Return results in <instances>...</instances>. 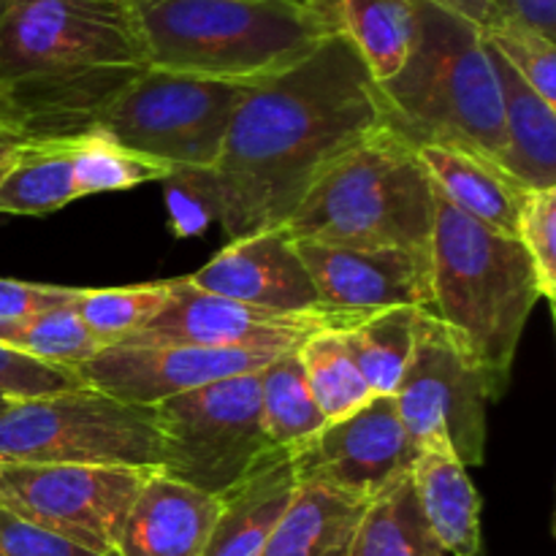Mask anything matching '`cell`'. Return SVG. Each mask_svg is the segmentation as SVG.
<instances>
[{"label":"cell","instance_id":"3957f363","mask_svg":"<svg viewBox=\"0 0 556 556\" xmlns=\"http://www.w3.org/2000/svg\"><path fill=\"white\" fill-rule=\"evenodd\" d=\"M147 68L261 85L340 33L334 9L296 0H130Z\"/></svg>","mask_w":556,"mask_h":556},{"label":"cell","instance_id":"ac0fdd59","mask_svg":"<svg viewBox=\"0 0 556 556\" xmlns=\"http://www.w3.org/2000/svg\"><path fill=\"white\" fill-rule=\"evenodd\" d=\"M296 486L291 454H266L242 481L220 494V514L201 556H261Z\"/></svg>","mask_w":556,"mask_h":556},{"label":"cell","instance_id":"5b68a950","mask_svg":"<svg viewBox=\"0 0 556 556\" xmlns=\"http://www.w3.org/2000/svg\"><path fill=\"white\" fill-rule=\"evenodd\" d=\"M389 125L413 144H443L497 163L503 92L481 27L416 0V38L391 79L380 81Z\"/></svg>","mask_w":556,"mask_h":556},{"label":"cell","instance_id":"d590c367","mask_svg":"<svg viewBox=\"0 0 556 556\" xmlns=\"http://www.w3.org/2000/svg\"><path fill=\"white\" fill-rule=\"evenodd\" d=\"M79 291L81 288L43 286V282L3 280L0 277V326L22 324L33 315L76 302Z\"/></svg>","mask_w":556,"mask_h":556},{"label":"cell","instance_id":"8d00e7d4","mask_svg":"<svg viewBox=\"0 0 556 556\" xmlns=\"http://www.w3.org/2000/svg\"><path fill=\"white\" fill-rule=\"evenodd\" d=\"M0 556H98L0 508Z\"/></svg>","mask_w":556,"mask_h":556},{"label":"cell","instance_id":"44dd1931","mask_svg":"<svg viewBox=\"0 0 556 556\" xmlns=\"http://www.w3.org/2000/svg\"><path fill=\"white\" fill-rule=\"evenodd\" d=\"M416 150L432 188L448 204L492 231L516 237L521 204L530 190L519 188L497 163L476 152L443 144H418Z\"/></svg>","mask_w":556,"mask_h":556},{"label":"cell","instance_id":"cb8c5ba5","mask_svg":"<svg viewBox=\"0 0 556 556\" xmlns=\"http://www.w3.org/2000/svg\"><path fill=\"white\" fill-rule=\"evenodd\" d=\"M340 33L362 54L375 81L402 68L416 38V0H331Z\"/></svg>","mask_w":556,"mask_h":556},{"label":"cell","instance_id":"f1b7e54d","mask_svg":"<svg viewBox=\"0 0 556 556\" xmlns=\"http://www.w3.org/2000/svg\"><path fill=\"white\" fill-rule=\"evenodd\" d=\"M172 299V280L144 282V286L81 288L74 309L101 348H114L139 334L166 309Z\"/></svg>","mask_w":556,"mask_h":556},{"label":"cell","instance_id":"1f68e13d","mask_svg":"<svg viewBox=\"0 0 556 556\" xmlns=\"http://www.w3.org/2000/svg\"><path fill=\"white\" fill-rule=\"evenodd\" d=\"M481 36L525 85H530L546 103L556 106V41L535 27L510 16L494 14Z\"/></svg>","mask_w":556,"mask_h":556},{"label":"cell","instance_id":"6da1fadb","mask_svg":"<svg viewBox=\"0 0 556 556\" xmlns=\"http://www.w3.org/2000/svg\"><path fill=\"white\" fill-rule=\"evenodd\" d=\"M386 123L378 81L342 33L250 87L215 166L226 237L280 228L307 190Z\"/></svg>","mask_w":556,"mask_h":556},{"label":"cell","instance_id":"8992f818","mask_svg":"<svg viewBox=\"0 0 556 556\" xmlns=\"http://www.w3.org/2000/svg\"><path fill=\"white\" fill-rule=\"evenodd\" d=\"M296 242L429 253L434 188L413 141L389 123L334 163L282 223Z\"/></svg>","mask_w":556,"mask_h":556},{"label":"cell","instance_id":"d4e9b609","mask_svg":"<svg viewBox=\"0 0 556 556\" xmlns=\"http://www.w3.org/2000/svg\"><path fill=\"white\" fill-rule=\"evenodd\" d=\"M348 556H451L424 521L410 472L367 505L348 543Z\"/></svg>","mask_w":556,"mask_h":556},{"label":"cell","instance_id":"d6a6232c","mask_svg":"<svg viewBox=\"0 0 556 556\" xmlns=\"http://www.w3.org/2000/svg\"><path fill=\"white\" fill-rule=\"evenodd\" d=\"M161 182L172 228L179 239L201 237L210 223L220 220L215 168H172Z\"/></svg>","mask_w":556,"mask_h":556},{"label":"cell","instance_id":"30bf717a","mask_svg":"<svg viewBox=\"0 0 556 556\" xmlns=\"http://www.w3.org/2000/svg\"><path fill=\"white\" fill-rule=\"evenodd\" d=\"M152 470L0 462V508L98 556H117L125 516Z\"/></svg>","mask_w":556,"mask_h":556},{"label":"cell","instance_id":"7bdbcfd3","mask_svg":"<svg viewBox=\"0 0 556 556\" xmlns=\"http://www.w3.org/2000/svg\"><path fill=\"white\" fill-rule=\"evenodd\" d=\"M9 405H11V400H5V396H0V413H3Z\"/></svg>","mask_w":556,"mask_h":556},{"label":"cell","instance_id":"484cf974","mask_svg":"<svg viewBox=\"0 0 556 556\" xmlns=\"http://www.w3.org/2000/svg\"><path fill=\"white\" fill-rule=\"evenodd\" d=\"M296 351L280 353L258 372L261 427L266 443L271 451L288 454L326 427V418L307 389Z\"/></svg>","mask_w":556,"mask_h":556},{"label":"cell","instance_id":"8fae6325","mask_svg":"<svg viewBox=\"0 0 556 556\" xmlns=\"http://www.w3.org/2000/svg\"><path fill=\"white\" fill-rule=\"evenodd\" d=\"M394 402L418 451L443 443L465 467L483 465L492 396L432 309L418 315L416 345Z\"/></svg>","mask_w":556,"mask_h":556},{"label":"cell","instance_id":"74e56055","mask_svg":"<svg viewBox=\"0 0 556 556\" xmlns=\"http://www.w3.org/2000/svg\"><path fill=\"white\" fill-rule=\"evenodd\" d=\"M492 3L494 14L525 22L556 41V0H492Z\"/></svg>","mask_w":556,"mask_h":556},{"label":"cell","instance_id":"ffe728a7","mask_svg":"<svg viewBox=\"0 0 556 556\" xmlns=\"http://www.w3.org/2000/svg\"><path fill=\"white\" fill-rule=\"evenodd\" d=\"M489 54L503 92V150L497 166L519 188L556 190V106L525 85L492 47Z\"/></svg>","mask_w":556,"mask_h":556},{"label":"cell","instance_id":"9c48e42d","mask_svg":"<svg viewBox=\"0 0 556 556\" xmlns=\"http://www.w3.org/2000/svg\"><path fill=\"white\" fill-rule=\"evenodd\" d=\"M258 372L217 380L152 407L166 476L220 497L271 454L261 427Z\"/></svg>","mask_w":556,"mask_h":556},{"label":"cell","instance_id":"7c38bea8","mask_svg":"<svg viewBox=\"0 0 556 556\" xmlns=\"http://www.w3.org/2000/svg\"><path fill=\"white\" fill-rule=\"evenodd\" d=\"M418 448L402 427L394 396H372L291 451L299 483H315L369 505L410 472Z\"/></svg>","mask_w":556,"mask_h":556},{"label":"cell","instance_id":"4dcf8cb0","mask_svg":"<svg viewBox=\"0 0 556 556\" xmlns=\"http://www.w3.org/2000/svg\"><path fill=\"white\" fill-rule=\"evenodd\" d=\"M71 157H74V182L79 199L130 190L144 182H161L172 172L163 163L125 150L98 128L71 139Z\"/></svg>","mask_w":556,"mask_h":556},{"label":"cell","instance_id":"83f0119b","mask_svg":"<svg viewBox=\"0 0 556 556\" xmlns=\"http://www.w3.org/2000/svg\"><path fill=\"white\" fill-rule=\"evenodd\" d=\"M304 380L326 424L351 416L372 400L356 358L348 351L340 329H320L299 345Z\"/></svg>","mask_w":556,"mask_h":556},{"label":"cell","instance_id":"277c9868","mask_svg":"<svg viewBox=\"0 0 556 556\" xmlns=\"http://www.w3.org/2000/svg\"><path fill=\"white\" fill-rule=\"evenodd\" d=\"M432 313L497 402L538 291L535 266L516 237L467 217L434 190Z\"/></svg>","mask_w":556,"mask_h":556},{"label":"cell","instance_id":"5bb4252c","mask_svg":"<svg viewBox=\"0 0 556 556\" xmlns=\"http://www.w3.org/2000/svg\"><path fill=\"white\" fill-rule=\"evenodd\" d=\"M320 304L340 318H367L391 307L432 309L429 253L400 248H348L293 242Z\"/></svg>","mask_w":556,"mask_h":556},{"label":"cell","instance_id":"7402d4cb","mask_svg":"<svg viewBox=\"0 0 556 556\" xmlns=\"http://www.w3.org/2000/svg\"><path fill=\"white\" fill-rule=\"evenodd\" d=\"M367 505L315 483H299L261 556H329L348 546Z\"/></svg>","mask_w":556,"mask_h":556},{"label":"cell","instance_id":"52a82bcc","mask_svg":"<svg viewBox=\"0 0 556 556\" xmlns=\"http://www.w3.org/2000/svg\"><path fill=\"white\" fill-rule=\"evenodd\" d=\"M0 462L161 467L155 410L125 405L87 386L11 402L0 413Z\"/></svg>","mask_w":556,"mask_h":556},{"label":"cell","instance_id":"f35d334b","mask_svg":"<svg viewBox=\"0 0 556 556\" xmlns=\"http://www.w3.org/2000/svg\"><path fill=\"white\" fill-rule=\"evenodd\" d=\"M432 3L443 5V9L465 16V20H470L472 25H478V27H486L489 20L494 16L492 0H432Z\"/></svg>","mask_w":556,"mask_h":556},{"label":"cell","instance_id":"ba28073f","mask_svg":"<svg viewBox=\"0 0 556 556\" xmlns=\"http://www.w3.org/2000/svg\"><path fill=\"white\" fill-rule=\"evenodd\" d=\"M250 85L147 68L98 117L125 150L168 168H215Z\"/></svg>","mask_w":556,"mask_h":556},{"label":"cell","instance_id":"9a60e30c","mask_svg":"<svg viewBox=\"0 0 556 556\" xmlns=\"http://www.w3.org/2000/svg\"><path fill=\"white\" fill-rule=\"evenodd\" d=\"M271 358H277L275 353L206 351L182 345L103 348L74 372L81 386L112 400L155 407L163 400L188 394L201 386L258 372Z\"/></svg>","mask_w":556,"mask_h":556},{"label":"cell","instance_id":"60d3db41","mask_svg":"<svg viewBox=\"0 0 556 556\" xmlns=\"http://www.w3.org/2000/svg\"><path fill=\"white\" fill-rule=\"evenodd\" d=\"M296 3H307V5H329V9H334V5H331V0H296Z\"/></svg>","mask_w":556,"mask_h":556},{"label":"cell","instance_id":"f546056e","mask_svg":"<svg viewBox=\"0 0 556 556\" xmlns=\"http://www.w3.org/2000/svg\"><path fill=\"white\" fill-rule=\"evenodd\" d=\"M0 345L52 367L76 369L103 348L76 315L74 302L52 307L14 326H0Z\"/></svg>","mask_w":556,"mask_h":556},{"label":"cell","instance_id":"603a6c76","mask_svg":"<svg viewBox=\"0 0 556 556\" xmlns=\"http://www.w3.org/2000/svg\"><path fill=\"white\" fill-rule=\"evenodd\" d=\"M76 199L71 139L25 144L0 174V215L41 217Z\"/></svg>","mask_w":556,"mask_h":556},{"label":"cell","instance_id":"b9f144b4","mask_svg":"<svg viewBox=\"0 0 556 556\" xmlns=\"http://www.w3.org/2000/svg\"><path fill=\"white\" fill-rule=\"evenodd\" d=\"M329 556H348V546H342V548H337V552H331Z\"/></svg>","mask_w":556,"mask_h":556},{"label":"cell","instance_id":"d6986e66","mask_svg":"<svg viewBox=\"0 0 556 556\" xmlns=\"http://www.w3.org/2000/svg\"><path fill=\"white\" fill-rule=\"evenodd\" d=\"M424 521L451 556H483L481 494L451 445H427L410 465Z\"/></svg>","mask_w":556,"mask_h":556},{"label":"cell","instance_id":"7a4b0ae2","mask_svg":"<svg viewBox=\"0 0 556 556\" xmlns=\"http://www.w3.org/2000/svg\"><path fill=\"white\" fill-rule=\"evenodd\" d=\"M147 71L130 0H9L0 22V125L33 141L96 128Z\"/></svg>","mask_w":556,"mask_h":556},{"label":"cell","instance_id":"2e32d148","mask_svg":"<svg viewBox=\"0 0 556 556\" xmlns=\"http://www.w3.org/2000/svg\"><path fill=\"white\" fill-rule=\"evenodd\" d=\"M188 282L199 291L217 293L269 313L340 318L324 309L318 291L293 248V239L282 228L231 239L210 264L193 271Z\"/></svg>","mask_w":556,"mask_h":556},{"label":"cell","instance_id":"836d02e7","mask_svg":"<svg viewBox=\"0 0 556 556\" xmlns=\"http://www.w3.org/2000/svg\"><path fill=\"white\" fill-rule=\"evenodd\" d=\"M516 239L535 266L538 291L556 302V190H530L519 212Z\"/></svg>","mask_w":556,"mask_h":556},{"label":"cell","instance_id":"4316f807","mask_svg":"<svg viewBox=\"0 0 556 556\" xmlns=\"http://www.w3.org/2000/svg\"><path fill=\"white\" fill-rule=\"evenodd\" d=\"M418 307H391L340 329L375 396H394L416 345Z\"/></svg>","mask_w":556,"mask_h":556},{"label":"cell","instance_id":"ee69618b","mask_svg":"<svg viewBox=\"0 0 556 556\" xmlns=\"http://www.w3.org/2000/svg\"><path fill=\"white\" fill-rule=\"evenodd\" d=\"M5 5H9V0H0V22H3V14H5Z\"/></svg>","mask_w":556,"mask_h":556},{"label":"cell","instance_id":"4fadbf2b","mask_svg":"<svg viewBox=\"0 0 556 556\" xmlns=\"http://www.w3.org/2000/svg\"><path fill=\"white\" fill-rule=\"evenodd\" d=\"M364 318H329V315H280L250 307L217 293L199 291L188 277L172 280V299L166 309L139 334L114 348L182 345L206 351H296L309 334L320 329H348Z\"/></svg>","mask_w":556,"mask_h":556},{"label":"cell","instance_id":"ab89813d","mask_svg":"<svg viewBox=\"0 0 556 556\" xmlns=\"http://www.w3.org/2000/svg\"><path fill=\"white\" fill-rule=\"evenodd\" d=\"M25 144L27 141L22 139V136H16L14 130H9L5 125H0V174L9 168V163L14 161L16 152H20Z\"/></svg>","mask_w":556,"mask_h":556},{"label":"cell","instance_id":"e575fe53","mask_svg":"<svg viewBox=\"0 0 556 556\" xmlns=\"http://www.w3.org/2000/svg\"><path fill=\"white\" fill-rule=\"evenodd\" d=\"M79 386L74 369L41 364L0 345V396L5 400H36V396L60 394V391L79 389Z\"/></svg>","mask_w":556,"mask_h":556},{"label":"cell","instance_id":"e0dca14e","mask_svg":"<svg viewBox=\"0 0 556 556\" xmlns=\"http://www.w3.org/2000/svg\"><path fill=\"white\" fill-rule=\"evenodd\" d=\"M220 514V497L199 492L157 467L141 483L117 556H201Z\"/></svg>","mask_w":556,"mask_h":556}]
</instances>
